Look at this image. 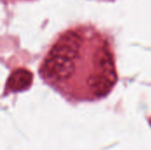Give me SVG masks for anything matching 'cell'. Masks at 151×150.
Wrapping results in <instances>:
<instances>
[{
	"mask_svg": "<svg viewBox=\"0 0 151 150\" xmlns=\"http://www.w3.org/2000/svg\"><path fill=\"white\" fill-rule=\"evenodd\" d=\"M41 72L45 79L52 81H60L73 75L74 72V65L72 59L49 56L43 62Z\"/></svg>",
	"mask_w": 151,
	"mask_h": 150,
	"instance_id": "cell-1",
	"label": "cell"
},
{
	"mask_svg": "<svg viewBox=\"0 0 151 150\" xmlns=\"http://www.w3.org/2000/svg\"><path fill=\"white\" fill-rule=\"evenodd\" d=\"M81 42V38L78 34L73 31H68L54 44L50 51V56L63 57L73 60L79 53Z\"/></svg>",
	"mask_w": 151,
	"mask_h": 150,
	"instance_id": "cell-2",
	"label": "cell"
},
{
	"mask_svg": "<svg viewBox=\"0 0 151 150\" xmlns=\"http://www.w3.org/2000/svg\"><path fill=\"white\" fill-rule=\"evenodd\" d=\"M33 81V74L26 69H18L9 77L7 86L12 91L18 92L28 88Z\"/></svg>",
	"mask_w": 151,
	"mask_h": 150,
	"instance_id": "cell-3",
	"label": "cell"
},
{
	"mask_svg": "<svg viewBox=\"0 0 151 150\" xmlns=\"http://www.w3.org/2000/svg\"><path fill=\"white\" fill-rule=\"evenodd\" d=\"M115 82L116 81H114L108 76L99 72L97 74L90 76L88 83L90 89L96 95L102 96L106 95L111 90Z\"/></svg>",
	"mask_w": 151,
	"mask_h": 150,
	"instance_id": "cell-4",
	"label": "cell"
},
{
	"mask_svg": "<svg viewBox=\"0 0 151 150\" xmlns=\"http://www.w3.org/2000/svg\"><path fill=\"white\" fill-rule=\"evenodd\" d=\"M96 63H97V65L99 67L100 73L106 75L109 78H111V80H113L114 81H116L117 76L115 73L113 61H112V58L111 57V54L107 50L102 49L97 52Z\"/></svg>",
	"mask_w": 151,
	"mask_h": 150,
	"instance_id": "cell-5",
	"label": "cell"
}]
</instances>
